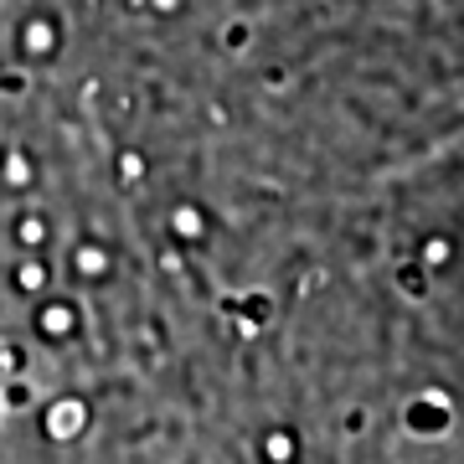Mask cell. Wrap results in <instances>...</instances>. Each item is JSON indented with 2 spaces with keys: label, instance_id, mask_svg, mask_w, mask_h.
<instances>
[{
  "label": "cell",
  "instance_id": "cell-10",
  "mask_svg": "<svg viewBox=\"0 0 464 464\" xmlns=\"http://www.w3.org/2000/svg\"><path fill=\"white\" fill-rule=\"evenodd\" d=\"M155 5H160V11H181V0H155Z\"/></svg>",
  "mask_w": 464,
  "mask_h": 464
},
{
  "label": "cell",
  "instance_id": "cell-4",
  "mask_svg": "<svg viewBox=\"0 0 464 464\" xmlns=\"http://www.w3.org/2000/svg\"><path fill=\"white\" fill-rule=\"evenodd\" d=\"M398 289L408 299H423V295H429V268H423V264H402L398 268Z\"/></svg>",
  "mask_w": 464,
  "mask_h": 464
},
{
  "label": "cell",
  "instance_id": "cell-5",
  "mask_svg": "<svg viewBox=\"0 0 464 464\" xmlns=\"http://www.w3.org/2000/svg\"><path fill=\"white\" fill-rule=\"evenodd\" d=\"M47 274H52V268L42 264V258H32V264H21V268H16V279H11V284H16L21 295H36V289L47 284Z\"/></svg>",
  "mask_w": 464,
  "mask_h": 464
},
{
  "label": "cell",
  "instance_id": "cell-6",
  "mask_svg": "<svg viewBox=\"0 0 464 464\" xmlns=\"http://www.w3.org/2000/svg\"><path fill=\"white\" fill-rule=\"evenodd\" d=\"M52 232H47V217H21V243H26V248H42V243H47Z\"/></svg>",
  "mask_w": 464,
  "mask_h": 464
},
{
  "label": "cell",
  "instance_id": "cell-7",
  "mask_svg": "<svg viewBox=\"0 0 464 464\" xmlns=\"http://www.w3.org/2000/svg\"><path fill=\"white\" fill-rule=\"evenodd\" d=\"M248 42H253V26H248V21H227V32H222V47H227V52H243Z\"/></svg>",
  "mask_w": 464,
  "mask_h": 464
},
{
  "label": "cell",
  "instance_id": "cell-2",
  "mask_svg": "<svg viewBox=\"0 0 464 464\" xmlns=\"http://www.w3.org/2000/svg\"><path fill=\"white\" fill-rule=\"evenodd\" d=\"M408 423H413V429L439 433L449 423V408H439V402H413V408H408Z\"/></svg>",
  "mask_w": 464,
  "mask_h": 464
},
{
  "label": "cell",
  "instance_id": "cell-8",
  "mask_svg": "<svg viewBox=\"0 0 464 464\" xmlns=\"http://www.w3.org/2000/svg\"><path fill=\"white\" fill-rule=\"evenodd\" d=\"M0 88H5V93H21V88H26V78H21V72H5V78H0Z\"/></svg>",
  "mask_w": 464,
  "mask_h": 464
},
{
  "label": "cell",
  "instance_id": "cell-3",
  "mask_svg": "<svg viewBox=\"0 0 464 464\" xmlns=\"http://www.w3.org/2000/svg\"><path fill=\"white\" fill-rule=\"evenodd\" d=\"M227 310H243V320H248V325H264V320L274 315V299H268V295H248V299H227Z\"/></svg>",
  "mask_w": 464,
  "mask_h": 464
},
{
  "label": "cell",
  "instance_id": "cell-9",
  "mask_svg": "<svg viewBox=\"0 0 464 464\" xmlns=\"http://www.w3.org/2000/svg\"><path fill=\"white\" fill-rule=\"evenodd\" d=\"M429 258H449V237H433V243H429Z\"/></svg>",
  "mask_w": 464,
  "mask_h": 464
},
{
  "label": "cell",
  "instance_id": "cell-1",
  "mask_svg": "<svg viewBox=\"0 0 464 464\" xmlns=\"http://www.w3.org/2000/svg\"><path fill=\"white\" fill-rule=\"evenodd\" d=\"M72 315H78L72 304L52 299V304H42V310H36V325H42L47 335H67V331H72Z\"/></svg>",
  "mask_w": 464,
  "mask_h": 464
}]
</instances>
